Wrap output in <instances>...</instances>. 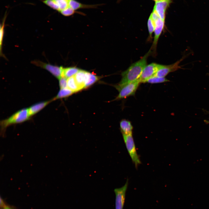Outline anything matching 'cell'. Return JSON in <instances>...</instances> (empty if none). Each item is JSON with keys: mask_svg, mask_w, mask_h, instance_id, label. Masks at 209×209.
<instances>
[{"mask_svg": "<svg viewBox=\"0 0 209 209\" xmlns=\"http://www.w3.org/2000/svg\"><path fill=\"white\" fill-rule=\"evenodd\" d=\"M99 77L89 72L86 71V79L84 88L88 87L97 81Z\"/></svg>", "mask_w": 209, "mask_h": 209, "instance_id": "obj_16", "label": "cell"}, {"mask_svg": "<svg viewBox=\"0 0 209 209\" xmlns=\"http://www.w3.org/2000/svg\"><path fill=\"white\" fill-rule=\"evenodd\" d=\"M187 55H184L179 60L171 64L167 65H163L162 67L158 70L155 75L159 77H165L169 73L181 69V66L179 65V64Z\"/></svg>", "mask_w": 209, "mask_h": 209, "instance_id": "obj_8", "label": "cell"}, {"mask_svg": "<svg viewBox=\"0 0 209 209\" xmlns=\"http://www.w3.org/2000/svg\"><path fill=\"white\" fill-rule=\"evenodd\" d=\"M67 88L74 93L81 90L77 84L74 75L67 79Z\"/></svg>", "mask_w": 209, "mask_h": 209, "instance_id": "obj_18", "label": "cell"}, {"mask_svg": "<svg viewBox=\"0 0 209 209\" xmlns=\"http://www.w3.org/2000/svg\"><path fill=\"white\" fill-rule=\"evenodd\" d=\"M67 79L63 77H62L59 79V85L60 89L67 87Z\"/></svg>", "mask_w": 209, "mask_h": 209, "instance_id": "obj_25", "label": "cell"}, {"mask_svg": "<svg viewBox=\"0 0 209 209\" xmlns=\"http://www.w3.org/2000/svg\"><path fill=\"white\" fill-rule=\"evenodd\" d=\"M171 2V0H163L156 2L154 8L161 19L165 21V10Z\"/></svg>", "mask_w": 209, "mask_h": 209, "instance_id": "obj_10", "label": "cell"}, {"mask_svg": "<svg viewBox=\"0 0 209 209\" xmlns=\"http://www.w3.org/2000/svg\"><path fill=\"white\" fill-rule=\"evenodd\" d=\"M147 26L149 33V37L152 38V33L154 31L155 28V24L150 16L147 22Z\"/></svg>", "mask_w": 209, "mask_h": 209, "instance_id": "obj_22", "label": "cell"}, {"mask_svg": "<svg viewBox=\"0 0 209 209\" xmlns=\"http://www.w3.org/2000/svg\"></svg>", "mask_w": 209, "mask_h": 209, "instance_id": "obj_31", "label": "cell"}, {"mask_svg": "<svg viewBox=\"0 0 209 209\" xmlns=\"http://www.w3.org/2000/svg\"><path fill=\"white\" fill-rule=\"evenodd\" d=\"M28 108H24L15 112L9 118L1 121V130L5 131L8 126L13 124L21 123L28 120L30 118Z\"/></svg>", "mask_w": 209, "mask_h": 209, "instance_id": "obj_2", "label": "cell"}, {"mask_svg": "<svg viewBox=\"0 0 209 209\" xmlns=\"http://www.w3.org/2000/svg\"><path fill=\"white\" fill-rule=\"evenodd\" d=\"M86 71L80 70L74 75L75 80L81 89L84 88Z\"/></svg>", "mask_w": 209, "mask_h": 209, "instance_id": "obj_13", "label": "cell"}, {"mask_svg": "<svg viewBox=\"0 0 209 209\" xmlns=\"http://www.w3.org/2000/svg\"><path fill=\"white\" fill-rule=\"evenodd\" d=\"M128 185V180L127 179L123 186L114 189V191L115 194V209H123Z\"/></svg>", "mask_w": 209, "mask_h": 209, "instance_id": "obj_7", "label": "cell"}, {"mask_svg": "<svg viewBox=\"0 0 209 209\" xmlns=\"http://www.w3.org/2000/svg\"><path fill=\"white\" fill-rule=\"evenodd\" d=\"M163 65L152 63L146 65L143 69L139 79L140 83H145L149 78L154 75Z\"/></svg>", "mask_w": 209, "mask_h": 209, "instance_id": "obj_5", "label": "cell"}, {"mask_svg": "<svg viewBox=\"0 0 209 209\" xmlns=\"http://www.w3.org/2000/svg\"></svg>", "mask_w": 209, "mask_h": 209, "instance_id": "obj_30", "label": "cell"}, {"mask_svg": "<svg viewBox=\"0 0 209 209\" xmlns=\"http://www.w3.org/2000/svg\"><path fill=\"white\" fill-rule=\"evenodd\" d=\"M4 209H12V208H10V207L9 206L7 207Z\"/></svg>", "mask_w": 209, "mask_h": 209, "instance_id": "obj_28", "label": "cell"}, {"mask_svg": "<svg viewBox=\"0 0 209 209\" xmlns=\"http://www.w3.org/2000/svg\"><path fill=\"white\" fill-rule=\"evenodd\" d=\"M0 207L2 208V209L5 208L8 206L7 204H6L4 201V200L0 198Z\"/></svg>", "mask_w": 209, "mask_h": 209, "instance_id": "obj_26", "label": "cell"}, {"mask_svg": "<svg viewBox=\"0 0 209 209\" xmlns=\"http://www.w3.org/2000/svg\"><path fill=\"white\" fill-rule=\"evenodd\" d=\"M43 2L51 8L59 12V8L54 0H44Z\"/></svg>", "mask_w": 209, "mask_h": 209, "instance_id": "obj_23", "label": "cell"}, {"mask_svg": "<svg viewBox=\"0 0 209 209\" xmlns=\"http://www.w3.org/2000/svg\"><path fill=\"white\" fill-rule=\"evenodd\" d=\"M123 139L129 154L136 167L141 163L137 153L132 133L122 134Z\"/></svg>", "mask_w": 209, "mask_h": 209, "instance_id": "obj_3", "label": "cell"}, {"mask_svg": "<svg viewBox=\"0 0 209 209\" xmlns=\"http://www.w3.org/2000/svg\"><path fill=\"white\" fill-rule=\"evenodd\" d=\"M120 125L122 134H128L132 133L133 127L129 121L123 119L120 122Z\"/></svg>", "mask_w": 209, "mask_h": 209, "instance_id": "obj_14", "label": "cell"}, {"mask_svg": "<svg viewBox=\"0 0 209 209\" xmlns=\"http://www.w3.org/2000/svg\"><path fill=\"white\" fill-rule=\"evenodd\" d=\"M75 67L63 68L62 77L68 79L74 75L79 70Z\"/></svg>", "mask_w": 209, "mask_h": 209, "instance_id": "obj_17", "label": "cell"}, {"mask_svg": "<svg viewBox=\"0 0 209 209\" xmlns=\"http://www.w3.org/2000/svg\"><path fill=\"white\" fill-rule=\"evenodd\" d=\"M154 0L156 2H157L161 1H163V0Z\"/></svg>", "mask_w": 209, "mask_h": 209, "instance_id": "obj_29", "label": "cell"}, {"mask_svg": "<svg viewBox=\"0 0 209 209\" xmlns=\"http://www.w3.org/2000/svg\"><path fill=\"white\" fill-rule=\"evenodd\" d=\"M100 4L87 5L81 3L75 0H70L69 6L75 10L81 9L96 8Z\"/></svg>", "mask_w": 209, "mask_h": 209, "instance_id": "obj_12", "label": "cell"}, {"mask_svg": "<svg viewBox=\"0 0 209 209\" xmlns=\"http://www.w3.org/2000/svg\"><path fill=\"white\" fill-rule=\"evenodd\" d=\"M58 6L60 12L69 6L70 0H54Z\"/></svg>", "mask_w": 209, "mask_h": 209, "instance_id": "obj_20", "label": "cell"}, {"mask_svg": "<svg viewBox=\"0 0 209 209\" xmlns=\"http://www.w3.org/2000/svg\"><path fill=\"white\" fill-rule=\"evenodd\" d=\"M75 11L69 6L60 12L62 15L66 17L69 16L73 15L75 13Z\"/></svg>", "mask_w": 209, "mask_h": 209, "instance_id": "obj_24", "label": "cell"}, {"mask_svg": "<svg viewBox=\"0 0 209 209\" xmlns=\"http://www.w3.org/2000/svg\"><path fill=\"white\" fill-rule=\"evenodd\" d=\"M151 52L150 49L140 59L132 64L122 72L121 80L115 87H120L138 80L143 70L147 65V60Z\"/></svg>", "mask_w": 209, "mask_h": 209, "instance_id": "obj_1", "label": "cell"}, {"mask_svg": "<svg viewBox=\"0 0 209 209\" xmlns=\"http://www.w3.org/2000/svg\"><path fill=\"white\" fill-rule=\"evenodd\" d=\"M53 101L51 99L49 100L37 103L31 106L28 108L30 117L36 114Z\"/></svg>", "mask_w": 209, "mask_h": 209, "instance_id": "obj_11", "label": "cell"}, {"mask_svg": "<svg viewBox=\"0 0 209 209\" xmlns=\"http://www.w3.org/2000/svg\"><path fill=\"white\" fill-rule=\"evenodd\" d=\"M169 81L165 77H161L156 76L155 75L153 76L149 79L146 82L150 84H156L163 83Z\"/></svg>", "mask_w": 209, "mask_h": 209, "instance_id": "obj_19", "label": "cell"}, {"mask_svg": "<svg viewBox=\"0 0 209 209\" xmlns=\"http://www.w3.org/2000/svg\"><path fill=\"white\" fill-rule=\"evenodd\" d=\"M32 63L37 66L46 70L58 79L62 77L63 67L44 63L38 60L33 61Z\"/></svg>", "mask_w": 209, "mask_h": 209, "instance_id": "obj_6", "label": "cell"}, {"mask_svg": "<svg viewBox=\"0 0 209 209\" xmlns=\"http://www.w3.org/2000/svg\"><path fill=\"white\" fill-rule=\"evenodd\" d=\"M6 17V16L5 15L4 17V18L3 19V21L2 24H1L0 28V55L1 56H3V53H2V46L3 44V38L4 35V26L5 22Z\"/></svg>", "mask_w": 209, "mask_h": 209, "instance_id": "obj_21", "label": "cell"}, {"mask_svg": "<svg viewBox=\"0 0 209 209\" xmlns=\"http://www.w3.org/2000/svg\"><path fill=\"white\" fill-rule=\"evenodd\" d=\"M204 122L206 123L209 124V120H204Z\"/></svg>", "mask_w": 209, "mask_h": 209, "instance_id": "obj_27", "label": "cell"}, {"mask_svg": "<svg viewBox=\"0 0 209 209\" xmlns=\"http://www.w3.org/2000/svg\"><path fill=\"white\" fill-rule=\"evenodd\" d=\"M140 83V82L138 79L120 87H115L118 90L119 93L115 100L125 98L134 95Z\"/></svg>", "mask_w": 209, "mask_h": 209, "instance_id": "obj_4", "label": "cell"}, {"mask_svg": "<svg viewBox=\"0 0 209 209\" xmlns=\"http://www.w3.org/2000/svg\"><path fill=\"white\" fill-rule=\"evenodd\" d=\"M164 22L160 18L154 22L155 26L154 31V36L152 49L155 52L159 38L164 28Z\"/></svg>", "mask_w": 209, "mask_h": 209, "instance_id": "obj_9", "label": "cell"}, {"mask_svg": "<svg viewBox=\"0 0 209 209\" xmlns=\"http://www.w3.org/2000/svg\"><path fill=\"white\" fill-rule=\"evenodd\" d=\"M74 93L67 87L60 89L56 96L52 99L53 101L58 99L66 98L71 95Z\"/></svg>", "mask_w": 209, "mask_h": 209, "instance_id": "obj_15", "label": "cell"}]
</instances>
